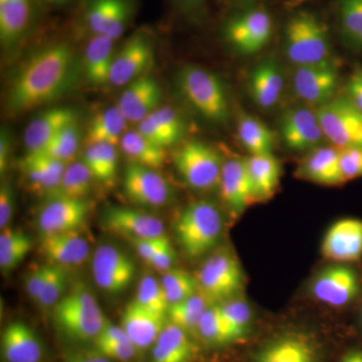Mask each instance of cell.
I'll return each instance as SVG.
<instances>
[{"label": "cell", "mask_w": 362, "mask_h": 362, "mask_svg": "<svg viewBox=\"0 0 362 362\" xmlns=\"http://www.w3.org/2000/svg\"><path fill=\"white\" fill-rule=\"evenodd\" d=\"M103 221L109 230L129 240L166 235L163 223L157 216L130 207H109L105 211Z\"/></svg>", "instance_id": "cell-18"}, {"label": "cell", "mask_w": 362, "mask_h": 362, "mask_svg": "<svg viewBox=\"0 0 362 362\" xmlns=\"http://www.w3.org/2000/svg\"><path fill=\"white\" fill-rule=\"evenodd\" d=\"M78 144L80 133L77 122H74L64 128L42 151L37 153H44L45 156L69 163L77 153Z\"/></svg>", "instance_id": "cell-43"}, {"label": "cell", "mask_w": 362, "mask_h": 362, "mask_svg": "<svg viewBox=\"0 0 362 362\" xmlns=\"http://www.w3.org/2000/svg\"><path fill=\"white\" fill-rule=\"evenodd\" d=\"M97 352L113 361H127L135 356L137 347L132 342L94 341Z\"/></svg>", "instance_id": "cell-50"}, {"label": "cell", "mask_w": 362, "mask_h": 362, "mask_svg": "<svg viewBox=\"0 0 362 362\" xmlns=\"http://www.w3.org/2000/svg\"><path fill=\"white\" fill-rule=\"evenodd\" d=\"M1 349L7 362H39L42 356L39 338L21 321L11 322L4 328Z\"/></svg>", "instance_id": "cell-28"}, {"label": "cell", "mask_w": 362, "mask_h": 362, "mask_svg": "<svg viewBox=\"0 0 362 362\" xmlns=\"http://www.w3.org/2000/svg\"><path fill=\"white\" fill-rule=\"evenodd\" d=\"M153 62V35L147 28H140L116 52L109 83L116 87L127 86L136 78L147 75Z\"/></svg>", "instance_id": "cell-11"}, {"label": "cell", "mask_w": 362, "mask_h": 362, "mask_svg": "<svg viewBox=\"0 0 362 362\" xmlns=\"http://www.w3.org/2000/svg\"><path fill=\"white\" fill-rule=\"evenodd\" d=\"M40 1L45 6L59 8V7L69 6L74 0H40Z\"/></svg>", "instance_id": "cell-62"}, {"label": "cell", "mask_w": 362, "mask_h": 362, "mask_svg": "<svg viewBox=\"0 0 362 362\" xmlns=\"http://www.w3.org/2000/svg\"><path fill=\"white\" fill-rule=\"evenodd\" d=\"M93 178L94 176L84 162H74L66 166L58 187L49 195L64 199H85L89 194Z\"/></svg>", "instance_id": "cell-40"}, {"label": "cell", "mask_w": 362, "mask_h": 362, "mask_svg": "<svg viewBox=\"0 0 362 362\" xmlns=\"http://www.w3.org/2000/svg\"><path fill=\"white\" fill-rule=\"evenodd\" d=\"M177 86L181 95L206 120L218 125L230 121V102L223 81L213 71L194 65L180 69Z\"/></svg>", "instance_id": "cell-4"}, {"label": "cell", "mask_w": 362, "mask_h": 362, "mask_svg": "<svg viewBox=\"0 0 362 362\" xmlns=\"http://www.w3.org/2000/svg\"><path fill=\"white\" fill-rule=\"evenodd\" d=\"M220 307L238 340L244 337L252 323V311L247 302L235 297L220 303Z\"/></svg>", "instance_id": "cell-45"}, {"label": "cell", "mask_w": 362, "mask_h": 362, "mask_svg": "<svg viewBox=\"0 0 362 362\" xmlns=\"http://www.w3.org/2000/svg\"><path fill=\"white\" fill-rule=\"evenodd\" d=\"M276 18L265 0H243L228 6L221 23L223 40L238 54H258L276 33Z\"/></svg>", "instance_id": "cell-3"}, {"label": "cell", "mask_w": 362, "mask_h": 362, "mask_svg": "<svg viewBox=\"0 0 362 362\" xmlns=\"http://www.w3.org/2000/svg\"><path fill=\"white\" fill-rule=\"evenodd\" d=\"M14 209V192L9 181H4L0 187V228L8 226L13 218Z\"/></svg>", "instance_id": "cell-52"}, {"label": "cell", "mask_w": 362, "mask_h": 362, "mask_svg": "<svg viewBox=\"0 0 362 362\" xmlns=\"http://www.w3.org/2000/svg\"><path fill=\"white\" fill-rule=\"evenodd\" d=\"M136 301L157 315L168 318L169 302L160 281L151 276L142 279L138 286Z\"/></svg>", "instance_id": "cell-44"}, {"label": "cell", "mask_w": 362, "mask_h": 362, "mask_svg": "<svg viewBox=\"0 0 362 362\" xmlns=\"http://www.w3.org/2000/svg\"><path fill=\"white\" fill-rule=\"evenodd\" d=\"M246 160L255 202L269 201L280 185L282 177L280 161L273 153L250 156Z\"/></svg>", "instance_id": "cell-30"}, {"label": "cell", "mask_w": 362, "mask_h": 362, "mask_svg": "<svg viewBox=\"0 0 362 362\" xmlns=\"http://www.w3.org/2000/svg\"><path fill=\"white\" fill-rule=\"evenodd\" d=\"M101 147L102 156H103V163L105 169V183H111L116 176L117 152L115 145L110 143H97Z\"/></svg>", "instance_id": "cell-57"}, {"label": "cell", "mask_w": 362, "mask_h": 362, "mask_svg": "<svg viewBox=\"0 0 362 362\" xmlns=\"http://www.w3.org/2000/svg\"><path fill=\"white\" fill-rule=\"evenodd\" d=\"M176 259V252L175 247L169 240L163 247L159 250L156 256L148 262L149 265L156 268V270L168 272L171 270V267L175 264Z\"/></svg>", "instance_id": "cell-56"}, {"label": "cell", "mask_w": 362, "mask_h": 362, "mask_svg": "<svg viewBox=\"0 0 362 362\" xmlns=\"http://www.w3.org/2000/svg\"><path fill=\"white\" fill-rule=\"evenodd\" d=\"M90 206L85 199L52 197L39 216L42 235L74 232L84 225L89 216Z\"/></svg>", "instance_id": "cell-19"}, {"label": "cell", "mask_w": 362, "mask_h": 362, "mask_svg": "<svg viewBox=\"0 0 362 362\" xmlns=\"http://www.w3.org/2000/svg\"><path fill=\"white\" fill-rule=\"evenodd\" d=\"M280 132L283 142L293 151H310L325 138L317 112L308 107H293L285 111Z\"/></svg>", "instance_id": "cell-16"}, {"label": "cell", "mask_w": 362, "mask_h": 362, "mask_svg": "<svg viewBox=\"0 0 362 362\" xmlns=\"http://www.w3.org/2000/svg\"><path fill=\"white\" fill-rule=\"evenodd\" d=\"M238 138L250 156L273 153L275 135L257 117L240 113L238 119Z\"/></svg>", "instance_id": "cell-35"}, {"label": "cell", "mask_w": 362, "mask_h": 362, "mask_svg": "<svg viewBox=\"0 0 362 362\" xmlns=\"http://www.w3.org/2000/svg\"><path fill=\"white\" fill-rule=\"evenodd\" d=\"M52 316L59 329L78 341L96 339L107 322L96 298L83 284L74 285L59 300Z\"/></svg>", "instance_id": "cell-5"}, {"label": "cell", "mask_w": 362, "mask_h": 362, "mask_svg": "<svg viewBox=\"0 0 362 362\" xmlns=\"http://www.w3.org/2000/svg\"><path fill=\"white\" fill-rule=\"evenodd\" d=\"M324 136L337 148L362 146V112L349 98H334L316 109Z\"/></svg>", "instance_id": "cell-10"}, {"label": "cell", "mask_w": 362, "mask_h": 362, "mask_svg": "<svg viewBox=\"0 0 362 362\" xmlns=\"http://www.w3.org/2000/svg\"><path fill=\"white\" fill-rule=\"evenodd\" d=\"M297 177L316 185L337 187L345 183L340 168V149L320 146L310 150L299 164Z\"/></svg>", "instance_id": "cell-23"}, {"label": "cell", "mask_w": 362, "mask_h": 362, "mask_svg": "<svg viewBox=\"0 0 362 362\" xmlns=\"http://www.w3.org/2000/svg\"><path fill=\"white\" fill-rule=\"evenodd\" d=\"M361 289L356 269L349 264L334 263L322 269L311 284L312 296L331 307H345L354 302Z\"/></svg>", "instance_id": "cell-13"}, {"label": "cell", "mask_w": 362, "mask_h": 362, "mask_svg": "<svg viewBox=\"0 0 362 362\" xmlns=\"http://www.w3.org/2000/svg\"><path fill=\"white\" fill-rule=\"evenodd\" d=\"M74 122H77V115L71 108L58 107L40 113L25 129V144L28 153L42 151L64 128Z\"/></svg>", "instance_id": "cell-25"}, {"label": "cell", "mask_w": 362, "mask_h": 362, "mask_svg": "<svg viewBox=\"0 0 362 362\" xmlns=\"http://www.w3.org/2000/svg\"><path fill=\"white\" fill-rule=\"evenodd\" d=\"M211 304L213 303L199 291L192 297L169 306L168 322L187 331L188 334L197 332L202 317Z\"/></svg>", "instance_id": "cell-38"}, {"label": "cell", "mask_w": 362, "mask_h": 362, "mask_svg": "<svg viewBox=\"0 0 362 362\" xmlns=\"http://www.w3.org/2000/svg\"><path fill=\"white\" fill-rule=\"evenodd\" d=\"M84 52V71L88 81L94 85L109 83L112 64L115 57V40L106 35H88Z\"/></svg>", "instance_id": "cell-31"}, {"label": "cell", "mask_w": 362, "mask_h": 362, "mask_svg": "<svg viewBox=\"0 0 362 362\" xmlns=\"http://www.w3.org/2000/svg\"><path fill=\"white\" fill-rule=\"evenodd\" d=\"M137 11V0H80L77 25L88 35L120 39Z\"/></svg>", "instance_id": "cell-7"}, {"label": "cell", "mask_w": 362, "mask_h": 362, "mask_svg": "<svg viewBox=\"0 0 362 362\" xmlns=\"http://www.w3.org/2000/svg\"><path fill=\"white\" fill-rule=\"evenodd\" d=\"M124 194L136 204L161 206L168 204L173 190L156 169L129 163L123 176Z\"/></svg>", "instance_id": "cell-15"}, {"label": "cell", "mask_w": 362, "mask_h": 362, "mask_svg": "<svg viewBox=\"0 0 362 362\" xmlns=\"http://www.w3.org/2000/svg\"><path fill=\"white\" fill-rule=\"evenodd\" d=\"M49 268H51V264L49 265L37 267L30 274L28 280H26V291H28L30 298L35 299V301H37V299H39L42 288H44L45 282H47Z\"/></svg>", "instance_id": "cell-55"}, {"label": "cell", "mask_w": 362, "mask_h": 362, "mask_svg": "<svg viewBox=\"0 0 362 362\" xmlns=\"http://www.w3.org/2000/svg\"><path fill=\"white\" fill-rule=\"evenodd\" d=\"M170 240L168 235H161V237L148 238V239L131 240L136 252H138L143 259L148 263L150 259L159 252L168 240Z\"/></svg>", "instance_id": "cell-53"}, {"label": "cell", "mask_w": 362, "mask_h": 362, "mask_svg": "<svg viewBox=\"0 0 362 362\" xmlns=\"http://www.w3.org/2000/svg\"><path fill=\"white\" fill-rule=\"evenodd\" d=\"M223 225V216L216 204L194 202L188 204L176 220V238L188 257L199 258L216 246Z\"/></svg>", "instance_id": "cell-6"}, {"label": "cell", "mask_w": 362, "mask_h": 362, "mask_svg": "<svg viewBox=\"0 0 362 362\" xmlns=\"http://www.w3.org/2000/svg\"><path fill=\"white\" fill-rule=\"evenodd\" d=\"M197 334L204 342L211 345H225L238 340L221 312L220 304H211L204 312Z\"/></svg>", "instance_id": "cell-41"}, {"label": "cell", "mask_w": 362, "mask_h": 362, "mask_svg": "<svg viewBox=\"0 0 362 362\" xmlns=\"http://www.w3.org/2000/svg\"><path fill=\"white\" fill-rule=\"evenodd\" d=\"M137 131L161 148L165 149L175 144L171 138L150 117L138 123Z\"/></svg>", "instance_id": "cell-51"}, {"label": "cell", "mask_w": 362, "mask_h": 362, "mask_svg": "<svg viewBox=\"0 0 362 362\" xmlns=\"http://www.w3.org/2000/svg\"><path fill=\"white\" fill-rule=\"evenodd\" d=\"M171 138L173 143H177L185 135V122L175 109L171 107H159L148 116Z\"/></svg>", "instance_id": "cell-47"}, {"label": "cell", "mask_w": 362, "mask_h": 362, "mask_svg": "<svg viewBox=\"0 0 362 362\" xmlns=\"http://www.w3.org/2000/svg\"><path fill=\"white\" fill-rule=\"evenodd\" d=\"M361 320H362V306H361Z\"/></svg>", "instance_id": "cell-64"}, {"label": "cell", "mask_w": 362, "mask_h": 362, "mask_svg": "<svg viewBox=\"0 0 362 362\" xmlns=\"http://www.w3.org/2000/svg\"><path fill=\"white\" fill-rule=\"evenodd\" d=\"M68 275L65 267L51 264L47 282L42 288L37 303L44 307H54L64 296Z\"/></svg>", "instance_id": "cell-46"}, {"label": "cell", "mask_w": 362, "mask_h": 362, "mask_svg": "<svg viewBox=\"0 0 362 362\" xmlns=\"http://www.w3.org/2000/svg\"><path fill=\"white\" fill-rule=\"evenodd\" d=\"M321 254L333 263L351 264L362 259V220L345 218L328 228Z\"/></svg>", "instance_id": "cell-17"}, {"label": "cell", "mask_w": 362, "mask_h": 362, "mask_svg": "<svg viewBox=\"0 0 362 362\" xmlns=\"http://www.w3.org/2000/svg\"><path fill=\"white\" fill-rule=\"evenodd\" d=\"M340 168L345 182L362 178V146L340 149Z\"/></svg>", "instance_id": "cell-49"}, {"label": "cell", "mask_w": 362, "mask_h": 362, "mask_svg": "<svg viewBox=\"0 0 362 362\" xmlns=\"http://www.w3.org/2000/svg\"><path fill=\"white\" fill-rule=\"evenodd\" d=\"M161 97L158 82L147 74L127 85L117 106L128 122L139 123L159 108Z\"/></svg>", "instance_id": "cell-21"}, {"label": "cell", "mask_w": 362, "mask_h": 362, "mask_svg": "<svg viewBox=\"0 0 362 362\" xmlns=\"http://www.w3.org/2000/svg\"><path fill=\"white\" fill-rule=\"evenodd\" d=\"M95 282L104 291L118 294L129 287L136 266L129 255L118 247L105 245L98 247L92 263Z\"/></svg>", "instance_id": "cell-14"}, {"label": "cell", "mask_w": 362, "mask_h": 362, "mask_svg": "<svg viewBox=\"0 0 362 362\" xmlns=\"http://www.w3.org/2000/svg\"><path fill=\"white\" fill-rule=\"evenodd\" d=\"M121 149L130 163L158 169L165 161V149L154 144L139 131H130L121 138Z\"/></svg>", "instance_id": "cell-36"}, {"label": "cell", "mask_w": 362, "mask_h": 362, "mask_svg": "<svg viewBox=\"0 0 362 362\" xmlns=\"http://www.w3.org/2000/svg\"><path fill=\"white\" fill-rule=\"evenodd\" d=\"M33 0H0V40L4 47H13L32 25Z\"/></svg>", "instance_id": "cell-29"}, {"label": "cell", "mask_w": 362, "mask_h": 362, "mask_svg": "<svg viewBox=\"0 0 362 362\" xmlns=\"http://www.w3.org/2000/svg\"><path fill=\"white\" fill-rule=\"evenodd\" d=\"M182 18L194 25H202L209 20L207 0H170Z\"/></svg>", "instance_id": "cell-48"}, {"label": "cell", "mask_w": 362, "mask_h": 362, "mask_svg": "<svg viewBox=\"0 0 362 362\" xmlns=\"http://www.w3.org/2000/svg\"><path fill=\"white\" fill-rule=\"evenodd\" d=\"M332 13L343 44L362 52V0H334Z\"/></svg>", "instance_id": "cell-33"}, {"label": "cell", "mask_w": 362, "mask_h": 362, "mask_svg": "<svg viewBox=\"0 0 362 362\" xmlns=\"http://www.w3.org/2000/svg\"><path fill=\"white\" fill-rule=\"evenodd\" d=\"M331 25L322 11L311 4H297L281 26L283 51L295 66L312 65L331 59Z\"/></svg>", "instance_id": "cell-2"}, {"label": "cell", "mask_w": 362, "mask_h": 362, "mask_svg": "<svg viewBox=\"0 0 362 362\" xmlns=\"http://www.w3.org/2000/svg\"><path fill=\"white\" fill-rule=\"evenodd\" d=\"M175 164L180 177L194 189L209 190L220 185L223 162L206 143L192 140L183 144L176 151Z\"/></svg>", "instance_id": "cell-9"}, {"label": "cell", "mask_w": 362, "mask_h": 362, "mask_svg": "<svg viewBox=\"0 0 362 362\" xmlns=\"http://www.w3.org/2000/svg\"><path fill=\"white\" fill-rule=\"evenodd\" d=\"M195 346L187 331L168 322L154 343L152 362H188Z\"/></svg>", "instance_id": "cell-32"}, {"label": "cell", "mask_w": 362, "mask_h": 362, "mask_svg": "<svg viewBox=\"0 0 362 362\" xmlns=\"http://www.w3.org/2000/svg\"><path fill=\"white\" fill-rule=\"evenodd\" d=\"M199 291L213 304L239 296L244 289L245 276L238 259L230 252L209 257L197 273Z\"/></svg>", "instance_id": "cell-8"}, {"label": "cell", "mask_w": 362, "mask_h": 362, "mask_svg": "<svg viewBox=\"0 0 362 362\" xmlns=\"http://www.w3.org/2000/svg\"><path fill=\"white\" fill-rule=\"evenodd\" d=\"M127 119L123 115L118 106L111 107L97 114L88 128V145L97 143H110L115 145L120 143L125 134Z\"/></svg>", "instance_id": "cell-37"}, {"label": "cell", "mask_w": 362, "mask_h": 362, "mask_svg": "<svg viewBox=\"0 0 362 362\" xmlns=\"http://www.w3.org/2000/svg\"><path fill=\"white\" fill-rule=\"evenodd\" d=\"M75 52L68 42L45 45L21 66L8 95L13 112L23 113L51 102L73 85Z\"/></svg>", "instance_id": "cell-1"}, {"label": "cell", "mask_w": 362, "mask_h": 362, "mask_svg": "<svg viewBox=\"0 0 362 362\" xmlns=\"http://www.w3.org/2000/svg\"><path fill=\"white\" fill-rule=\"evenodd\" d=\"M168 322V318L149 311L134 299L126 306L120 326L137 349H145L156 342Z\"/></svg>", "instance_id": "cell-24"}, {"label": "cell", "mask_w": 362, "mask_h": 362, "mask_svg": "<svg viewBox=\"0 0 362 362\" xmlns=\"http://www.w3.org/2000/svg\"><path fill=\"white\" fill-rule=\"evenodd\" d=\"M160 283L168 297L169 306L183 301L199 292L197 278L180 269H171L165 272Z\"/></svg>", "instance_id": "cell-42"}, {"label": "cell", "mask_w": 362, "mask_h": 362, "mask_svg": "<svg viewBox=\"0 0 362 362\" xmlns=\"http://www.w3.org/2000/svg\"><path fill=\"white\" fill-rule=\"evenodd\" d=\"M339 78L337 62L328 59L321 63L296 66L292 74V88L298 99L318 108L334 99Z\"/></svg>", "instance_id": "cell-12"}, {"label": "cell", "mask_w": 362, "mask_h": 362, "mask_svg": "<svg viewBox=\"0 0 362 362\" xmlns=\"http://www.w3.org/2000/svg\"><path fill=\"white\" fill-rule=\"evenodd\" d=\"M218 187L221 199L233 214L243 213L255 204L246 158L230 157L223 162Z\"/></svg>", "instance_id": "cell-20"}, {"label": "cell", "mask_w": 362, "mask_h": 362, "mask_svg": "<svg viewBox=\"0 0 362 362\" xmlns=\"http://www.w3.org/2000/svg\"><path fill=\"white\" fill-rule=\"evenodd\" d=\"M255 362H319L313 343L303 335H283L267 343Z\"/></svg>", "instance_id": "cell-27"}, {"label": "cell", "mask_w": 362, "mask_h": 362, "mask_svg": "<svg viewBox=\"0 0 362 362\" xmlns=\"http://www.w3.org/2000/svg\"><path fill=\"white\" fill-rule=\"evenodd\" d=\"M40 251L51 262L59 266H77L89 256L90 247L87 240L77 230L42 235Z\"/></svg>", "instance_id": "cell-26"}, {"label": "cell", "mask_w": 362, "mask_h": 362, "mask_svg": "<svg viewBox=\"0 0 362 362\" xmlns=\"http://www.w3.org/2000/svg\"><path fill=\"white\" fill-rule=\"evenodd\" d=\"M11 135L8 131L2 128L0 134V173L4 175L8 165L9 153L11 149Z\"/></svg>", "instance_id": "cell-59"}, {"label": "cell", "mask_w": 362, "mask_h": 362, "mask_svg": "<svg viewBox=\"0 0 362 362\" xmlns=\"http://www.w3.org/2000/svg\"><path fill=\"white\" fill-rule=\"evenodd\" d=\"M32 238L18 228H2L0 233V268L11 271L25 259L33 249Z\"/></svg>", "instance_id": "cell-39"}, {"label": "cell", "mask_w": 362, "mask_h": 362, "mask_svg": "<svg viewBox=\"0 0 362 362\" xmlns=\"http://www.w3.org/2000/svg\"><path fill=\"white\" fill-rule=\"evenodd\" d=\"M83 162L90 169L94 178L105 182L103 156H102L101 147L99 144L88 145Z\"/></svg>", "instance_id": "cell-54"}, {"label": "cell", "mask_w": 362, "mask_h": 362, "mask_svg": "<svg viewBox=\"0 0 362 362\" xmlns=\"http://www.w3.org/2000/svg\"><path fill=\"white\" fill-rule=\"evenodd\" d=\"M340 362H362V349H350L342 356Z\"/></svg>", "instance_id": "cell-60"}, {"label": "cell", "mask_w": 362, "mask_h": 362, "mask_svg": "<svg viewBox=\"0 0 362 362\" xmlns=\"http://www.w3.org/2000/svg\"><path fill=\"white\" fill-rule=\"evenodd\" d=\"M346 97L362 112V70H356L350 76L346 85Z\"/></svg>", "instance_id": "cell-58"}, {"label": "cell", "mask_w": 362, "mask_h": 362, "mask_svg": "<svg viewBox=\"0 0 362 362\" xmlns=\"http://www.w3.org/2000/svg\"><path fill=\"white\" fill-rule=\"evenodd\" d=\"M68 362H111L110 359L106 358V357L102 356L101 354H98L95 356H85L75 357V358L71 359Z\"/></svg>", "instance_id": "cell-61"}, {"label": "cell", "mask_w": 362, "mask_h": 362, "mask_svg": "<svg viewBox=\"0 0 362 362\" xmlns=\"http://www.w3.org/2000/svg\"><path fill=\"white\" fill-rule=\"evenodd\" d=\"M284 86L282 66L277 59L267 58L252 69L247 89L257 106L261 109H271L280 101Z\"/></svg>", "instance_id": "cell-22"}, {"label": "cell", "mask_w": 362, "mask_h": 362, "mask_svg": "<svg viewBox=\"0 0 362 362\" xmlns=\"http://www.w3.org/2000/svg\"><path fill=\"white\" fill-rule=\"evenodd\" d=\"M216 1L228 7L233 6V4H238V2L243 1V0H216Z\"/></svg>", "instance_id": "cell-63"}, {"label": "cell", "mask_w": 362, "mask_h": 362, "mask_svg": "<svg viewBox=\"0 0 362 362\" xmlns=\"http://www.w3.org/2000/svg\"><path fill=\"white\" fill-rule=\"evenodd\" d=\"M68 165L66 162L44 153H26L23 161L30 185L37 190L49 194L58 187Z\"/></svg>", "instance_id": "cell-34"}]
</instances>
